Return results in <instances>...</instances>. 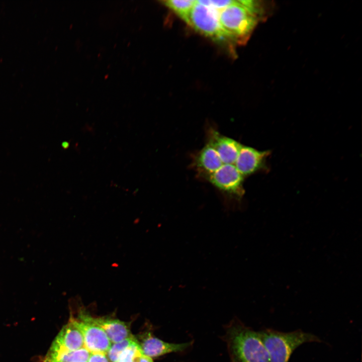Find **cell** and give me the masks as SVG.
Returning <instances> with one entry per match:
<instances>
[{"label":"cell","mask_w":362,"mask_h":362,"mask_svg":"<svg viewBox=\"0 0 362 362\" xmlns=\"http://www.w3.org/2000/svg\"><path fill=\"white\" fill-rule=\"evenodd\" d=\"M140 350L137 342L136 341L122 352L117 362H132L134 356Z\"/></svg>","instance_id":"obj_16"},{"label":"cell","mask_w":362,"mask_h":362,"mask_svg":"<svg viewBox=\"0 0 362 362\" xmlns=\"http://www.w3.org/2000/svg\"><path fill=\"white\" fill-rule=\"evenodd\" d=\"M136 339L141 352L151 358L172 352H182L191 345V342L175 343L165 342L154 336L149 332L143 334L140 340Z\"/></svg>","instance_id":"obj_9"},{"label":"cell","mask_w":362,"mask_h":362,"mask_svg":"<svg viewBox=\"0 0 362 362\" xmlns=\"http://www.w3.org/2000/svg\"><path fill=\"white\" fill-rule=\"evenodd\" d=\"M266 12L260 2L235 1L220 12L219 22L229 38L245 41Z\"/></svg>","instance_id":"obj_1"},{"label":"cell","mask_w":362,"mask_h":362,"mask_svg":"<svg viewBox=\"0 0 362 362\" xmlns=\"http://www.w3.org/2000/svg\"><path fill=\"white\" fill-rule=\"evenodd\" d=\"M166 7L175 13L183 20L186 21L195 4L194 0H168L161 2Z\"/></svg>","instance_id":"obj_14"},{"label":"cell","mask_w":362,"mask_h":362,"mask_svg":"<svg viewBox=\"0 0 362 362\" xmlns=\"http://www.w3.org/2000/svg\"><path fill=\"white\" fill-rule=\"evenodd\" d=\"M244 177L234 164H223L216 171L204 178L222 192L238 199L245 193Z\"/></svg>","instance_id":"obj_6"},{"label":"cell","mask_w":362,"mask_h":362,"mask_svg":"<svg viewBox=\"0 0 362 362\" xmlns=\"http://www.w3.org/2000/svg\"><path fill=\"white\" fill-rule=\"evenodd\" d=\"M90 352L85 347L53 355L46 356L44 362H87Z\"/></svg>","instance_id":"obj_13"},{"label":"cell","mask_w":362,"mask_h":362,"mask_svg":"<svg viewBox=\"0 0 362 362\" xmlns=\"http://www.w3.org/2000/svg\"><path fill=\"white\" fill-rule=\"evenodd\" d=\"M269 151H260L250 146L242 145L234 164L244 176L253 174L264 168Z\"/></svg>","instance_id":"obj_8"},{"label":"cell","mask_w":362,"mask_h":362,"mask_svg":"<svg viewBox=\"0 0 362 362\" xmlns=\"http://www.w3.org/2000/svg\"><path fill=\"white\" fill-rule=\"evenodd\" d=\"M88 313L81 310L76 318H71L70 321L80 331L83 339L84 347L90 353H101L106 354L112 343L104 331L92 322Z\"/></svg>","instance_id":"obj_5"},{"label":"cell","mask_w":362,"mask_h":362,"mask_svg":"<svg viewBox=\"0 0 362 362\" xmlns=\"http://www.w3.org/2000/svg\"><path fill=\"white\" fill-rule=\"evenodd\" d=\"M87 362H109V360L105 354L90 353Z\"/></svg>","instance_id":"obj_17"},{"label":"cell","mask_w":362,"mask_h":362,"mask_svg":"<svg viewBox=\"0 0 362 362\" xmlns=\"http://www.w3.org/2000/svg\"><path fill=\"white\" fill-rule=\"evenodd\" d=\"M207 143L216 151L223 164H234L242 145L213 129H209L208 133Z\"/></svg>","instance_id":"obj_10"},{"label":"cell","mask_w":362,"mask_h":362,"mask_svg":"<svg viewBox=\"0 0 362 362\" xmlns=\"http://www.w3.org/2000/svg\"><path fill=\"white\" fill-rule=\"evenodd\" d=\"M224 337L232 362H269L259 332L238 320L227 326Z\"/></svg>","instance_id":"obj_2"},{"label":"cell","mask_w":362,"mask_h":362,"mask_svg":"<svg viewBox=\"0 0 362 362\" xmlns=\"http://www.w3.org/2000/svg\"><path fill=\"white\" fill-rule=\"evenodd\" d=\"M62 146L63 147V148H66V147H68V143L66 142H64L62 143Z\"/></svg>","instance_id":"obj_19"},{"label":"cell","mask_w":362,"mask_h":362,"mask_svg":"<svg viewBox=\"0 0 362 362\" xmlns=\"http://www.w3.org/2000/svg\"><path fill=\"white\" fill-rule=\"evenodd\" d=\"M222 164L216 151L207 143L194 156L192 165L199 175L205 178L216 171Z\"/></svg>","instance_id":"obj_11"},{"label":"cell","mask_w":362,"mask_h":362,"mask_svg":"<svg viewBox=\"0 0 362 362\" xmlns=\"http://www.w3.org/2000/svg\"><path fill=\"white\" fill-rule=\"evenodd\" d=\"M137 341L133 335L119 342L113 343L106 355L111 362H117L122 352L129 346Z\"/></svg>","instance_id":"obj_15"},{"label":"cell","mask_w":362,"mask_h":362,"mask_svg":"<svg viewBox=\"0 0 362 362\" xmlns=\"http://www.w3.org/2000/svg\"><path fill=\"white\" fill-rule=\"evenodd\" d=\"M268 352L269 362H289L294 350L307 342H321L315 334L297 330L284 332L270 328L259 331Z\"/></svg>","instance_id":"obj_3"},{"label":"cell","mask_w":362,"mask_h":362,"mask_svg":"<svg viewBox=\"0 0 362 362\" xmlns=\"http://www.w3.org/2000/svg\"><path fill=\"white\" fill-rule=\"evenodd\" d=\"M88 317L104 331L111 343L119 342L133 336L128 323L117 319L94 317L89 314Z\"/></svg>","instance_id":"obj_12"},{"label":"cell","mask_w":362,"mask_h":362,"mask_svg":"<svg viewBox=\"0 0 362 362\" xmlns=\"http://www.w3.org/2000/svg\"><path fill=\"white\" fill-rule=\"evenodd\" d=\"M132 362H153L150 357L143 354L140 350L134 356Z\"/></svg>","instance_id":"obj_18"},{"label":"cell","mask_w":362,"mask_h":362,"mask_svg":"<svg viewBox=\"0 0 362 362\" xmlns=\"http://www.w3.org/2000/svg\"><path fill=\"white\" fill-rule=\"evenodd\" d=\"M84 347L80 331L69 320L56 336L46 356H53L79 349Z\"/></svg>","instance_id":"obj_7"},{"label":"cell","mask_w":362,"mask_h":362,"mask_svg":"<svg viewBox=\"0 0 362 362\" xmlns=\"http://www.w3.org/2000/svg\"><path fill=\"white\" fill-rule=\"evenodd\" d=\"M219 13L217 10L196 1L185 22L196 31L214 40H226L230 38L220 24Z\"/></svg>","instance_id":"obj_4"}]
</instances>
